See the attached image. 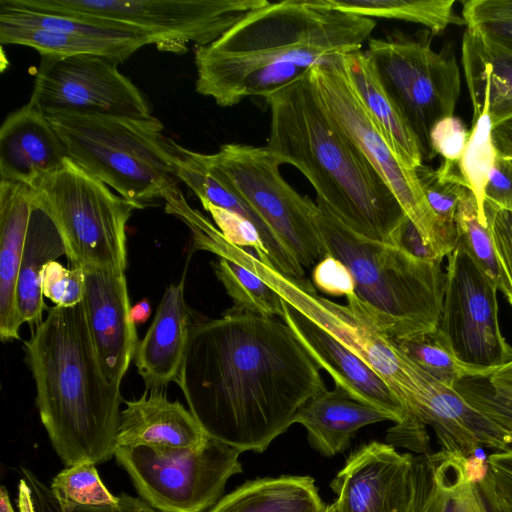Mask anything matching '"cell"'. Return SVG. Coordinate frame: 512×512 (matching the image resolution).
I'll return each instance as SVG.
<instances>
[{"mask_svg":"<svg viewBox=\"0 0 512 512\" xmlns=\"http://www.w3.org/2000/svg\"><path fill=\"white\" fill-rule=\"evenodd\" d=\"M176 382L207 435L241 453L265 451L326 389L283 319L235 307L195 320Z\"/></svg>","mask_w":512,"mask_h":512,"instance_id":"6da1fadb","label":"cell"},{"mask_svg":"<svg viewBox=\"0 0 512 512\" xmlns=\"http://www.w3.org/2000/svg\"><path fill=\"white\" fill-rule=\"evenodd\" d=\"M376 22L329 0L267 2L195 49L196 92L221 107L264 98L329 58L361 50Z\"/></svg>","mask_w":512,"mask_h":512,"instance_id":"7a4b0ae2","label":"cell"},{"mask_svg":"<svg viewBox=\"0 0 512 512\" xmlns=\"http://www.w3.org/2000/svg\"><path fill=\"white\" fill-rule=\"evenodd\" d=\"M270 110L267 149L296 167L317 193V203L354 233L394 244L406 214L362 152L335 124L309 79L264 97Z\"/></svg>","mask_w":512,"mask_h":512,"instance_id":"3957f363","label":"cell"},{"mask_svg":"<svg viewBox=\"0 0 512 512\" xmlns=\"http://www.w3.org/2000/svg\"><path fill=\"white\" fill-rule=\"evenodd\" d=\"M47 312L25 342L41 422L65 467L107 462L116 450L120 386L105 376L82 302Z\"/></svg>","mask_w":512,"mask_h":512,"instance_id":"277c9868","label":"cell"},{"mask_svg":"<svg viewBox=\"0 0 512 512\" xmlns=\"http://www.w3.org/2000/svg\"><path fill=\"white\" fill-rule=\"evenodd\" d=\"M315 223L327 254L353 276L348 307L394 341L437 329L445 290L442 261H424L395 245L362 237L318 203Z\"/></svg>","mask_w":512,"mask_h":512,"instance_id":"5b68a950","label":"cell"},{"mask_svg":"<svg viewBox=\"0 0 512 512\" xmlns=\"http://www.w3.org/2000/svg\"><path fill=\"white\" fill-rule=\"evenodd\" d=\"M69 158L121 197L144 208L178 186L177 144L153 115L46 114Z\"/></svg>","mask_w":512,"mask_h":512,"instance_id":"8992f818","label":"cell"},{"mask_svg":"<svg viewBox=\"0 0 512 512\" xmlns=\"http://www.w3.org/2000/svg\"><path fill=\"white\" fill-rule=\"evenodd\" d=\"M66 246L71 267L124 271L126 224L138 205L113 193L106 184L67 158L34 188Z\"/></svg>","mask_w":512,"mask_h":512,"instance_id":"52a82bcc","label":"cell"},{"mask_svg":"<svg viewBox=\"0 0 512 512\" xmlns=\"http://www.w3.org/2000/svg\"><path fill=\"white\" fill-rule=\"evenodd\" d=\"M41 12L105 21L146 36L159 50L206 46L266 0H7Z\"/></svg>","mask_w":512,"mask_h":512,"instance_id":"ba28073f","label":"cell"},{"mask_svg":"<svg viewBox=\"0 0 512 512\" xmlns=\"http://www.w3.org/2000/svg\"><path fill=\"white\" fill-rule=\"evenodd\" d=\"M241 452L208 438L197 449L157 445L117 447L114 457L139 497L158 512H204L227 481L242 473Z\"/></svg>","mask_w":512,"mask_h":512,"instance_id":"9c48e42d","label":"cell"},{"mask_svg":"<svg viewBox=\"0 0 512 512\" xmlns=\"http://www.w3.org/2000/svg\"><path fill=\"white\" fill-rule=\"evenodd\" d=\"M211 171L243 199L295 255L313 268L326 255L315 223L317 204L299 194L280 173L266 146L228 143L208 154Z\"/></svg>","mask_w":512,"mask_h":512,"instance_id":"30bf717a","label":"cell"},{"mask_svg":"<svg viewBox=\"0 0 512 512\" xmlns=\"http://www.w3.org/2000/svg\"><path fill=\"white\" fill-rule=\"evenodd\" d=\"M365 51L416 135L424 160L432 159L430 130L438 120L454 115L460 96V70L454 55L435 51L424 39L397 33L370 37Z\"/></svg>","mask_w":512,"mask_h":512,"instance_id":"8fae6325","label":"cell"},{"mask_svg":"<svg viewBox=\"0 0 512 512\" xmlns=\"http://www.w3.org/2000/svg\"><path fill=\"white\" fill-rule=\"evenodd\" d=\"M309 79L328 115L383 178L406 216L432 246L435 216L425 198L416 169L397 154L368 111L350 78L344 55L334 56L309 68Z\"/></svg>","mask_w":512,"mask_h":512,"instance_id":"7c38bea8","label":"cell"},{"mask_svg":"<svg viewBox=\"0 0 512 512\" xmlns=\"http://www.w3.org/2000/svg\"><path fill=\"white\" fill-rule=\"evenodd\" d=\"M497 291L457 243L448 256L437 334L460 362L490 372L512 361V346L499 325Z\"/></svg>","mask_w":512,"mask_h":512,"instance_id":"4fadbf2b","label":"cell"},{"mask_svg":"<svg viewBox=\"0 0 512 512\" xmlns=\"http://www.w3.org/2000/svg\"><path fill=\"white\" fill-rule=\"evenodd\" d=\"M116 59L98 54L41 56L30 102L45 114L152 116Z\"/></svg>","mask_w":512,"mask_h":512,"instance_id":"5bb4252c","label":"cell"},{"mask_svg":"<svg viewBox=\"0 0 512 512\" xmlns=\"http://www.w3.org/2000/svg\"><path fill=\"white\" fill-rule=\"evenodd\" d=\"M413 456L376 441L350 454L330 483L337 512H410Z\"/></svg>","mask_w":512,"mask_h":512,"instance_id":"9a60e30c","label":"cell"},{"mask_svg":"<svg viewBox=\"0 0 512 512\" xmlns=\"http://www.w3.org/2000/svg\"><path fill=\"white\" fill-rule=\"evenodd\" d=\"M82 305L107 379L121 386L139 344L124 271L87 268Z\"/></svg>","mask_w":512,"mask_h":512,"instance_id":"2e32d148","label":"cell"},{"mask_svg":"<svg viewBox=\"0 0 512 512\" xmlns=\"http://www.w3.org/2000/svg\"><path fill=\"white\" fill-rule=\"evenodd\" d=\"M283 306V321L336 386L357 401L385 412L395 423L406 417L409 410L405 404L370 366L285 300Z\"/></svg>","mask_w":512,"mask_h":512,"instance_id":"e0dca14e","label":"cell"},{"mask_svg":"<svg viewBox=\"0 0 512 512\" xmlns=\"http://www.w3.org/2000/svg\"><path fill=\"white\" fill-rule=\"evenodd\" d=\"M68 152L46 114L30 101L0 128V180L31 188L60 169Z\"/></svg>","mask_w":512,"mask_h":512,"instance_id":"ac0fdd59","label":"cell"},{"mask_svg":"<svg viewBox=\"0 0 512 512\" xmlns=\"http://www.w3.org/2000/svg\"><path fill=\"white\" fill-rule=\"evenodd\" d=\"M194 322L185 301L183 277L166 288L136 350L135 365L146 390H161L177 381Z\"/></svg>","mask_w":512,"mask_h":512,"instance_id":"d6986e66","label":"cell"},{"mask_svg":"<svg viewBox=\"0 0 512 512\" xmlns=\"http://www.w3.org/2000/svg\"><path fill=\"white\" fill-rule=\"evenodd\" d=\"M124 403L116 448L157 445L197 449L209 438L190 410L179 401H170L164 389L146 390L140 398Z\"/></svg>","mask_w":512,"mask_h":512,"instance_id":"ffe728a7","label":"cell"},{"mask_svg":"<svg viewBox=\"0 0 512 512\" xmlns=\"http://www.w3.org/2000/svg\"><path fill=\"white\" fill-rule=\"evenodd\" d=\"M410 512H491L466 458L443 450L413 456Z\"/></svg>","mask_w":512,"mask_h":512,"instance_id":"44dd1931","label":"cell"},{"mask_svg":"<svg viewBox=\"0 0 512 512\" xmlns=\"http://www.w3.org/2000/svg\"><path fill=\"white\" fill-rule=\"evenodd\" d=\"M34 189L0 180V338L19 339L17 281L32 211Z\"/></svg>","mask_w":512,"mask_h":512,"instance_id":"7402d4cb","label":"cell"},{"mask_svg":"<svg viewBox=\"0 0 512 512\" xmlns=\"http://www.w3.org/2000/svg\"><path fill=\"white\" fill-rule=\"evenodd\" d=\"M385 420L392 421L385 412L357 401L336 385L309 398L294 417V423L306 429L310 445L326 457L346 450L362 427Z\"/></svg>","mask_w":512,"mask_h":512,"instance_id":"603a6c76","label":"cell"},{"mask_svg":"<svg viewBox=\"0 0 512 512\" xmlns=\"http://www.w3.org/2000/svg\"><path fill=\"white\" fill-rule=\"evenodd\" d=\"M176 174L200 201H208L250 221L260 235L269 262L279 272L296 279L305 278L304 269L295 255L243 199L214 175L208 154L194 152L178 144Z\"/></svg>","mask_w":512,"mask_h":512,"instance_id":"cb8c5ba5","label":"cell"},{"mask_svg":"<svg viewBox=\"0 0 512 512\" xmlns=\"http://www.w3.org/2000/svg\"><path fill=\"white\" fill-rule=\"evenodd\" d=\"M461 61L473 120L488 113L493 125L512 117V54L493 47L466 28Z\"/></svg>","mask_w":512,"mask_h":512,"instance_id":"d4e9b609","label":"cell"},{"mask_svg":"<svg viewBox=\"0 0 512 512\" xmlns=\"http://www.w3.org/2000/svg\"><path fill=\"white\" fill-rule=\"evenodd\" d=\"M66 255V246L35 190L17 281V310L22 323L37 327L47 308L41 286L46 264Z\"/></svg>","mask_w":512,"mask_h":512,"instance_id":"484cf974","label":"cell"},{"mask_svg":"<svg viewBox=\"0 0 512 512\" xmlns=\"http://www.w3.org/2000/svg\"><path fill=\"white\" fill-rule=\"evenodd\" d=\"M310 476L282 475L245 482L207 512H325Z\"/></svg>","mask_w":512,"mask_h":512,"instance_id":"4316f807","label":"cell"},{"mask_svg":"<svg viewBox=\"0 0 512 512\" xmlns=\"http://www.w3.org/2000/svg\"><path fill=\"white\" fill-rule=\"evenodd\" d=\"M344 61L362 101L397 154L411 167L421 166L424 162L421 145L382 85L366 51L361 49L346 54Z\"/></svg>","mask_w":512,"mask_h":512,"instance_id":"83f0119b","label":"cell"},{"mask_svg":"<svg viewBox=\"0 0 512 512\" xmlns=\"http://www.w3.org/2000/svg\"><path fill=\"white\" fill-rule=\"evenodd\" d=\"M1 44H17L37 50L41 56L98 54L118 60L128 59L142 46L150 44L146 37L100 38L63 30L29 28L0 23Z\"/></svg>","mask_w":512,"mask_h":512,"instance_id":"f1b7e54d","label":"cell"},{"mask_svg":"<svg viewBox=\"0 0 512 512\" xmlns=\"http://www.w3.org/2000/svg\"><path fill=\"white\" fill-rule=\"evenodd\" d=\"M457 162L444 160L437 169L424 163L416 168L421 188L435 216L432 246L442 259L457 246L456 211L467 190Z\"/></svg>","mask_w":512,"mask_h":512,"instance_id":"f546056e","label":"cell"},{"mask_svg":"<svg viewBox=\"0 0 512 512\" xmlns=\"http://www.w3.org/2000/svg\"><path fill=\"white\" fill-rule=\"evenodd\" d=\"M341 11L368 18H384L420 24L439 34L450 25H465L455 12L454 0H329Z\"/></svg>","mask_w":512,"mask_h":512,"instance_id":"4dcf8cb0","label":"cell"},{"mask_svg":"<svg viewBox=\"0 0 512 512\" xmlns=\"http://www.w3.org/2000/svg\"><path fill=\"white\" fill-rule=\"evenodd\" d=\"M455 223L457 243L463 246L512 306V287L498 257L490 227L482 222L477 201L468 189L458 203Z\"/></svg>","mask_w":512,"mask_h":512,"instance_id":"1f68e13d","label":"cell"},{"mask_svg":"<svg viewBox=\"0 0 512 512\" xmlns=\"http://www.w3.org/2000/svg\"><path fill=\"white\" fill-rule=\"evenodd\" d=\"M217 278L233 300V307L266 317L284 315L283 298L243 265L219 257L212 264Z\"/></svg>","mask_w":512,"mask_h":512,"instance_id":"d6a6232c","label":"cell"},{"mask_svg":"<svg viewBox=\"0 0 512 512\" xmlns=\"http://www.w3.org/2000/svg\"><path fill=\"white\" fill-rule=\"evenodd\" d=\"M455 391L473 408L512 435V369L461 379Z\"/></svg>","mask_w":512,"mask_h":512,"instance_id":"836d02e7","label":"cell"},{"mask_svg":"<svg viewBox=\"0 0 512 512\" xmlns=\"http://www.w3.org/2000/svg\"><path fill=\"white\" fill-rule=\"evenodd\" d=\"M51 492L61 512H75L79 507H108L119 503L102 482L96 464L82 461L66 466L52 480Z\"/></svg>","mask_w":512,"mask_h":512,"instance_id":"e575fe53","label":"cell"},{"mask_svg":"<svg viewBox=\"0 0 512 512\" xmlns=\"http://www.w3.org/2000/svg\"><path fill=\"white\" fill-rule=\"evenodd\" d=\"M395 342L398 348L419 368L451 388H454L455 384L463 378L492 373L460 362L441 342L437 329Z\"/></svg>","mask_w":512,"mask_h":512,"instance_id":"d590c367","label":"cell"},{"mask_svg":"<svg viewBox=\"0 0 512 512\" xmlns=\"http://www.w3.org/2000/svg\"><path fill=\"white\" fill-rule=\"evenodd\" d=\"M493 123L486 112L473 120L472 130L458 168L466 188L478 204L482 222L487 225L484 214L485 188L496 161L497 150L492 138Z\"/></svg>","mask_w":512,"mask_h":512,"instance_id":"8d00e7d4","label":"cell"},{"mask_svg":"<svg viewBox=\"0 0 512 512\" xmlns=\"http://www.w3.org/2000/svg\"><path fill=\"white\" fill-rule=\"evenodd\" d=\"M461 16L484 42L512 54V0H466Z\"/></svg>","mask_w":512,"mask_h":512,"instance_id":"74e56055","label":"cell"},{"mask_svg":"<svg viewBox=\"0 0 512 512\" xmlns=\"http://www.w3.org/2000/svg\"><path fill=\"white\" fill-rule=\"evenodd\" d=\"M119 503L108 507H79L75 512H158L139 496L120 493ZM20 512H61L50 486L31 470L21 467L19 481Z\"/></svg>","mask_w":512,"mask_h":512,"instance_id":"f35d334b","label":"cell"},{"mask_svg":"<svg viewBox=\"0 0 512 512\" xmlns=\"http://www.w3.org/2000/svg\"><path fill=\"white\" fill-rule=\"evenodd\" d=\"M478 486L491 512H512V446L487 457V471Z\"/></svg>","mask_w":512,"mask_h":512,"instance_id":"ab89813d","label":"cell"},{"mask_svg":"<svg viewBox=\"0 0 512 512\" xmlns=\"http://www.w3.org/2000/svg\"><path fill=\"white\" fill-rule=\"evenodd\" d=\"M42 292L55 306L73 307L85 296V271L80 267L66 268L56 260L45 265L41 280Z\"/></svg>","mask_w":512,"mask_h":512,"instance_id":"60d3db41","label":"cell"},{"mask_svg":"<svg viewBox=\"0 0 512 512\" xmlns=\"http://www.w3.org/2000/svg\"><path fill=\"white\" fill-rule=\"evenodd\" d=\"M200 202L203 208L210 213L217 228L229 242L242 248L251 249L259 257L267 258V252L260 235L250 221L208 201Z\"/></svg>","mask_w":512,"mask_h":512,"instance_id":"b9f144b4","label":"cell"},{"mask_svg":"<svg viewBox=\"0 0 512 512\" xmlns=\"http://www.w3.org/2000/svg\"><path fill=\"white\" fill-rule=\"evenodd\" d=\"M470 132L461 118L451 115L438 120L430 130L429 144L434 154L457 162L462 157Z\"/></svg>","mask_w":512,"mask_h":512,"instance_id":"7bdbcfd3","label":"cell"},{"mask_svg":"<svg viewBox=\"0 0 512 512\" xmlns=\"http://www.w3.org/2000/svg\"><path fill=\"white\" fill-rule=\"evenodd\" d=\"M313 286L331 296L354 294L355 282L347 266L327 254L312 270Z\"/></svg>","mask_w":512,"mask_h":512,"instance_id":"ee69618b","label":"cell"},{"mask_svg":"<svg viewBox=\"0 0 512 512\" xmlns=\"http://www.w3.org/2000/svg\"><path fill=\"white\" fill-rule=\"evenodd\" d=\"M484 214L501 265L512 287V211L503 210L485 202Z\"/></svg>","mask_w":512,"mask_h":512,"instance_id":"f6af8a7d","label":"cell"},{"mask_svg":"<svg viewBox=\"0 0 512 512\" xmlns=\"http://www.w3.org/2000/svg\"><path fill=\"white\" fill-rule=\"evenodd\" d=\"M485 202L512 211V159L498 152L485 188Z\"/></svg>","mask_w":512,"mask_h":512,"instance_id":"bcb514c9","label":"cell"},{"mask_svg":"<svg viewBox=\"0 0 512 512\" xmlns=\"http://www.w3.org/2000/svg\"><path fill=\"white\" fill-rule=\"evenodd\" d=\"M393 245L424 261H443L407 216L396 233Z\"/></svg>","mask_w":512,"mask_h":512,"instance_id":"7dc6e473","label":"cell"},{"mask_svg":"<svg viewBox=\"0 0 512 512\" xmlns=\"http://www.w3.org/2000/svg\"><path fill=\"white\" fill-rule=\"evenodd\" d=\"M492 138L497 152L512 159V117L493 125Z\"/></svg>","mask_w":512,"mask_h":512,"instance_id":"c3c4849f","label":"cell"},{"mask_svg":"<svg viewBox=\"0 0 512 512\" xmlns=\"http://www.w3.org/2000/svg\"><path fill=\"white\" fill-rule=\"evenodd\" d=\"M151 315V306L147 299H142L136 305L131 307V317L135 325L147 321Z\"/></svg>","mask_w":512,"mask_h":512,"instance_id":"681fc988","label":"cell"},{"mask_svg":"<svg viewBox=\"0 0 512 512\" xmlns=\"http://www.w3.org/2000/svg\"><path fill=\"white\" fill-rule=\"evenodd\" d=\"M0 512H15L9 498V493L4 486L0 489Z\"/></svg>","mask_w":512,"mask_h":512,"instance_id":"f907efd6","label":"cell"},{"mask_svg":"<svg viewBox=\"0 0 512 512\" xmlns=\"http://www.w3.org/2000/svg\"><path fill=\"white\" fill-rule=\"evenodd\" d=\"M325 512H337L335 503L327 505Z\"/></svg>","mask_w":512,"mask_h":512,"instance_id":"816d5d0a","label":"cell"},{"mask_svg":"<svg viewBox=\"0 0 512 512\" xmlns=\"http://www.w3.org/2000/svg\"><path fill=\"white\" fill-rule=\"evenodd\" d=\"M505 366H507V367L512 369V361L509 364L505 365Z\"/></svg>","mask_w":512,"mask_h":512,"instance_id":"f5cc1de1","label":"cell"}]
</instances>
